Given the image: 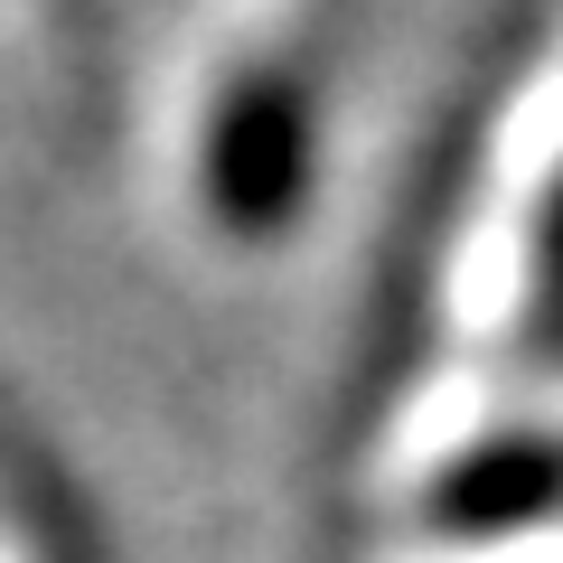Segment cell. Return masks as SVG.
Returning <instances> with one entry per match:
<instances>
[{
	"label": "cell",
	"instance_id": "7a4b0ae2",
	"mask_svg": "<svg viewBox=\"0 0 563 563\" xmlns=\"http://www.w3.org/2000/svg\"><path fill=\"white\" fill-rule=\"evenodd\" d=\"M554 498H563V442H488V461H470L442 488V517L517 526V517H544Z\"/></svg>",
	"mask_w": 563,
	"mask_h": 563
},
{
	"label": "cell",
	"instance_id": "6da1fadb",
	"mask_svg": "<svg viewBox=\"0 0 563 563\" xmlns=\"http://www.w3.org/2000/svg\"><path fill=\"white\" fill-rule=\"evenodd\" d=\"M310 179V122L291 85H235L207 122V198L225 225L273 235V217L301 198Z\"/></svg>",
	"mask_w": 563,
	"mask_h": 563
}]
</instances>
